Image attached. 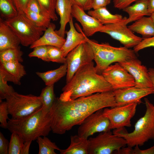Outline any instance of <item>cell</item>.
Returning <instances> with one entry per match:
<instances>
[{"label":"cell","mask_w":154,"mask_h":154,"mask_svg":"<svg viewBox=\"0 0 154 154\" xmlns=\"http://www.w3.org/2000/svg\"><path fill=\"white\" fill-rule=\"evenodd\" d=\"M113 91L97 93L66 102L56 98L49 112L52 131L63 134L76 125H80L96 111L116 106Z\"/></svg>","instance_id":"cell-1"},{"label":"cell","mask_w":154,"mask_h":154,"mask_svg":"<svg viewBox=\"0 0 154 154\" xmlns=\"http://www.w3.org/2000/svg\"><path fill=\"white\" fill-rule=\"evenodd\" d=\"M122 10L129 15L128 17L125 21L126 25L135 21L145 16H149L148 12L147 0H137L134 4L127 7Z\"/></svg>","instance_id":"cell-22"},{"label":"cell","mask_w":154,"mask_h":154,"mask_svg":"<svg viewBox=\"0 0 154 154\" xmlns=\"http://www.w3.org/2000/svg\"><path fill=\"white\" fill-rule=\"evenodd\" d=\"M119 63L133 76L135 82V87L141 88L153 87L148 69L142 65L137 58Z\"/></svg>","instance_id":"cell-15"},{"label":"cell","mask_w":154,"mask_h":154,"mask_svg":"<svg viewBox=\"0 0 154 154\" xmlns=\"http://www.w3.org/2000/svg\"><path fill=\"white\" fill-rule=\"evenodd\" d=\"M111 0H92V7L93 9L106 7L110 3Z\"/></svg>","instance_id":"cell-45"},{"label":"cell","mask_w":154,"mask_h":154,"mask_svg":"<svg viewBox=\"0 0 154 154\" xmlns=\"http://www.w3.org/2000/svg\"><path fill=\"white\" fill-rule=\"evenodd\" d=\"M102 74L113 90L135 86V80L132 75L118 62L109 66Z\"/></svg>","instance_id":"cell-13"},{"label":"cell","mask_w":154,"mask_h":154,"mask_svg":"<svg viewBox=\"0 0 154 154\" xmlns=\"http://www.w3.org/2000/svg\"><path fill=\"white\" fill-rule=\"evenodd\" d=\"M21 44L20 40L1 17L0 18V52L16 48Z\"/></svg>","instance_id":"cell-20"},{"label":"cell","mask_w":154,"mask_h":154,"mask_svg":"<svg viewBox=\"0 0 154 154\" xmlns=\"http://www.w3.org/2000/svg\"><path fill=\"white\" fill-rule=\"evenodd\" d=\"M152 22L154 24V13L151 14L150 16Z\"/></svg>","instance_id":"cell-49"},{"label":"cell","mask_w":154,"mask_h":154,"mask_svg":"<svg viewBox=\"0 0 154 154\" xmlns=\"http://www.w3.org/2000/svg\"><path fill=\"white\" fill-rule=\"evenodd\" d=\"M39 96L41 99L43 110L48 113L56 98L54 92V84L46 86L42 90Z\"/></svg>","instance_id":"cell-27"},{"label":"cell","mask_w":154,"mask_h":154,"mask_svg":"<svg viewBox=\"0 0 154 154\" xmlns=\"http://www.w3.org/2000/svg\"><path fill=\"white\" fill-rule=\"evenodd\" d=\"M73 4L70 0H57L55 10L60 17V27L55 31L59 35L64 38L66 24L72 17Z\"/></svg>","instance_id":"cell-21"},{"label":"cell","mask_w":154,"mask_h":154,"mask_svg":"<svg viewBox=\"0 0 154 154\" xmlns=\"http://www.w3.org/2000/svg\"><path fill=\"white\" fill-rule=\"evenodd\" d=\"M55 28V25L51 23L43 35L31 45L30 48L40 45L51 46L61 48L66 39L57 34L54 30Z\"/></svg>","instance_id":"cell-19"},{"label":"cell","mask_w":154,"mask_h":154,"mask_svg":"<svg viewBox=\"0 0 154 154\" xmlns=\"http://www.w3.org/2000/svg\"><path fill=\"white\" fill-rule=\"evenodd\" d=\"M73 5H76L84 11L90 10L92 8V0H70Z\"/></svg>","instance_id":"cell-40"},{"label":"cell","mask_w":154,"mask_h":154,"mask_svg":"<svg viewBox=\"0 0 154 154\" xmlns=\"http://www.w3.org/2000/svg\"><path fill=\"white\" fill-rule=\"evenodd\" d=\"M137 0H113L114 7L119 9H123L130 5L132 3Z\"/></svg>","instance_id":"cell-44"},{"label":"cell","mask_w":154,"mask_h":154,"mask_svg":"<svg viewBox=\"0 0 154 154\" xmlns=\"http://www.w3.org/2000/svg\"><path fill=\"white\" fill-rule=\"evenodd\" d=\"M73 17H71L69 22L70 29L68 31H65L67 36L65 41L61 48L62 51L63 56L66 58L68 53L80 44L86 42L87 37L84 33L79 25L75 23L74 25Z\"/></svg>","instance_id":"cell-17"},{"label":"cell","mask_w":154,"mask_h":154,"mask_svg":"<svg viewBox=\"0 0 154 154\" xmlns=\"http://www.w3.org/2000/svg\"><path fill=\"white\" fill-rule=\"evenodd\" d=\"M43 14L53 21H56L58 17L55 7L57 0H37Z\"/></svg>","instance_id":"cell-32"},{"label":"cell","mask_w":154,"mask_h":154,"mask_svg":"<svg viewBox=\"0 0 154 154\" xmlns=\"http://www.w3.org/2000/svg\"><path fill=\"white\" fill-rule=\"evenodd\" d=\"M8 120L7 129L11 133H18L24 142L46 136L52 131L49 113L44 111L42 107L25 117Z\"/></svg>","instance_id":"cell-3"},{"label":"cell","mask_w":154,"mask_h":154,"mask_svg":"<svg viewBox=\"0 0 154 154\" xmlns=\"http://www.w3.org/2000/svg\"><path fill=\"white\" fill-rule=\"evenodd\" d=\"M4 80V76L0 73V100L5 99L6 97L15 91L13 87L8 85Z\"/></svg>","instance_id":"cell-36"},{"label":"cell","mask_w":154,"mask_h":154,"mask_svg":"<svg viewBox=\"0 0 154 154\" xmlns=\"http://www.w3.org/2000/svg\"><path fill=\"white\" fill-rule=\"evenodd\" d=\"M23 52L20 46L17 48H9L0 51V63L11 61L22 62L23 61Z\"/></svg>","instance_id":"cell-29"},{"label":"cell","mask_w":154,"mask_h":154,"mask_svg":"<svg viewBox=\"0 0 154 154\" xmlns=\"http://www.w3.org/2000/svg\"><path fill=\"white\" fill-rule=\"evenodd\" d=\"M137 104L132 103L120 106L103 109L104 115L109 119L110 129L131 126V119L135 115Z\"/></svg>","instance_id":"cell-10"},{"label":"cell","mask_w":154,"mask_h":154,"mask_svg":"<svg viewBox=\"0 0 154 154\" xmlns=\"http://www.w3.org/2000/svg\"><path fill=\"white\" fill-rule=\"evenodd\" d=\"M24 141L17 133H12L9 142L8 154H22Z\"/></svg>","instance_id":"cell-33"},{"label":"cell","mask_w":154,"mask_h":154,"mask_svg":"<svg viewBox=\"0 0 154 154\" xmlns=\"http://www.w3.org/2000/svg\"><path fill=\"white\" fill-rule=\"evenodd\" d=\"M9 142L0 132V154H8Z\"/></svg>","instance_id":"cell-42"},{"label":"cell","mask_w":154,"mask_h":154,"mask_svg":"<svg viewBox=\"0 0 154 154\" xmlns=\"http://www.w3.org/2000/svg\"><path fill=\"white\" fill-rule=\"evenodd\" d=\"M48 56L49 61L59 63L66 62V58L63 56L62 51L60 48L51 46H47Z\"/></svg>","instance_id":"cell-34"},{"label":"cell","mask_w":154,"mask_h":154,"mask_svg":"<svg viewBox=\"0 0 154 154\" xmlns=\"http://www.w3.org/2000/svg\"><path fill=\"white\" fill-rule=\"evenodd\" d=\"M71 15L80 23L82 30L87 37L100 32L104 27V25L98 20L86 14L83 9L76 5H73Z\"/></svg>","instance_id":"cell-16"},{"label":"cell","mask_w":154,"mask_h":154,"mask_svg":"<svg viewBox=\"0 0 154 154\" xmlns=\"http://www.w3.org/2000/svg\"><path fill=\"white\" fill-rule=\"evenodd\" d=\"M149 47H154V36L143 38L141 42L133 48V50L135 52L146 48Z\"/></svg>","instance_id":"cell-38"},{"label":"cell","mask_w":154,"mask_h":154,"mask_svg":"<svg viewBox=\"0 0 154 154\" xmlns=\"http://www.w3.org/2000/svg\"><path fill=\"white\" fill-rule=\"evenodd\" d=\"M32 141H27L24 142L22 154H29V149Z\"/></svg>","instance_id":"cell-46"},{"label":"cell","mask_w":154,"mask_h":154,"mask_svg":"<svg viewBox=\"0 0 154 154\" xmlns=\"http://www.w3.org/2000/svg\"><path fill=\"white\" fill-rule=\"evenodd\" d=\"M0 11L1 17L5 20L13 18L19 14L13 0H0Z\"/></svg>","instance_id":"cell-28"},{"label":"cell","mask_w":154,"mask_h":154,"mask_svg":"<svg viewBox=\"0 0 154 154\" xmlns=\"http://www.w3.org/2000/svg\"><path fill=\"white\" fill-rule=\"evenodd\" d=\"M88 154H111L127 145L125 140L110 131L101 132L88 139Z\"/></svg>","instance_id":"cell-8"},{"label":"cell","mask_w":154,"mask_h":154,"mask_svg":"<svg viewBox=\"0 0 154 154\" xmlns=\"http://www.w3.org/2000/svg\"><path fill=\"white\" fill-rule=\"evenodd\" d=\"M128 146L127 154H154V145L149 148L144 150L140 149L138 145L135 146L134 148Z\"/></svg>","instance_id":"cell-39"},{"label":"cell","mask_w":154,"mask_h":154,"mask_svg":"<svg viewBox=\"0 0 154 154\" xmlns=\"http://www.w3.org/2000/svg\"><path fill=\"white\" fill-rule=\"evenodd\" d=\"M149 76L152 81L154 88V68H150L148 69Z\"/></svg>","instance_id":"cell-48"},{"label":"cell","mask_w":154,"mask_h":154,"mask_svg":"<svg viewBox=\"0 0 154 154\" xmlns=\"http://www.w3.org/2000/svg\"><path fill=\"white\" fill-rule=\"evenodd\" d=\"M78 135L88 139V137L98 132L110 131V122L103 114V109L99 110L87 117L79 125Z\"/></svg>","instance_id":"cell-12"},{"label":"cell","mask_w":154,"mask_h":154,"mask_svg":"<svg viewBox=\"0 0 154 154\" xmlns=\"http://www.w3.org/2000/svg\"><path fill=\"white\" fill-rule=\"evenodd\" d=\"M144 101L145 113L136 123L132 132L128 133L124 127L113 131L114 134L124 139L128 146H141L150 140H154V105L147 98Z\"/></svg>","instance_id":"cell-4"},{"label":"cell","mask_w":154,"mask_h":154,"mask_svg":"<svg viewBox=\"0 0 154 154\" xmlns=\"http://www.w3.org/2000/svg\"><path fill=\"white\" fill-rule=\"evenodd\" d=\"M113 93L116 106L134 103L139 104L142 103V98L154 94V88H141L132 86L114 90Z\"/></svg>","instance_id":"cell-14"},{"label":"cell","mask_w":154,"mask_h":154,"mask_svg":"<svg viewBox=\"0 0 154 154\" xmlns=\"http://www.w3.org/2000/svg\"><path fill=\"white\" fill-rule=\"evenodd\" d=\"M0 73L4 80L20 85L21 78L26 74L24 66L18 61H9L0 63Z\"/></svg>","instance_id":"cell-18"},{"label":"cell","mask_w":154,"mask_h":154,"mask_svg":"<svg viewBox=\"0 0 154 154\" xmlns=\"http://www.w3.org/2000/svg\"><path fill=\"white\" fill-rule=\"evenodd\" d=\"M148 12L149 15L154 13V0H147Z\"/></svg>","instance_id":"cell-47"},{"label":"cell","mask_w":154,"mask_h":154,"mask_svg":"<svg viewBox=\"0 0 154 154\" xmlns=\"http://www.w3.org/2000/svg\"><path fill=\"white\" fill-rule=\"evenodd\" d=\"M26 10L35 13L43 14L37 0H30L27 5Z\"/></svg>","instance_id":"cell-43"},{"label":"cell","mask_w":154,"mask_h":154,"mask_svg":"<svg viewBox=\"0 0 154 154\" xmlns=\"http://www.w3.org/2000/svg\"><path fill=\"white\" fill-rule=\"evenodd\" d=\"M4 21L19 39L21 44L25 46L32 45L46 29L37 26L25 14H19Z\"/></svg>","instance_id":"cell-6"},{"label":"cell","mask_w":154,"mask_h":154,"mask_svg":"<svg viewBox=\"0 0 154 154\" xmlns=\"http://www.w3.org/2000/svg\"><path fill=\"white\" fill-rule=\"evenodd\" d=\"M33 48V50L28 55L29 57H37L44 61L49 62L48 56L47 46L40 45Z\"/></svg>","instance_id":"cell-35"},{"label":"cell","mask_w":154,"mask_h":154,"mask_svg":"<svg viewBox=\"0 0 154 154\" xmlns=\"http://www.w3.org/2000/svg\"><path fill=\"white\" fill-rule=\"evenodd\" d=\"M67 64L66 83L82 67L93 61L94 56L92 48L87 41L82 43L70 51L66 57Z\"/></svg>","instance_id":"cell-9"},{"label":"cell","mask_w":154,"mask_h":154,"mask_svg":"<svg viewBox=\"0 0 154 154\" xmlns=\"http://www.w3.org/2000/svg\"><path fill=\"white\" fill-rule=\"evenodd\" d=\"M128 27L132 32L141 35L143 38L154 36V24L150 17H143Z\"/></svg>","instance_id":"cell-23"},{"label":"cell","mask_w":154,"mask_h":154,"mask_svg":"<svg viewBox=\"0 0 154 154\" xmlns=\"http://www.w3.org/2000/svg\"><path fill=\"white\" fill-rule=\"evenodd\" d=\"M8 114H9L6 102L0 100V126L2 128H7L8 122L7 120L9 119Z\"/></svg>","instance_id":"cell-37"},{"label":"cell","mask_w":154,"mask_h":154,"mask_svg":"<svg viewBox=\"0 0 154 154\" xmlns=\"http://www.w3.org/2000/svg\"><path fill=\"white\" fill-rule=\"evenodd\" d=\"M25 14L38 27L47 29L51 24V19L43 14L35 13L26 10Z\"/></svg>","instance_id":"cell-31"},{"label":"cell","mask_w":154,"mask_h":154,"mask_svg":"<svg viewBox=\"0 0 154 154\" xmlns=\"http://www.w3.org/2000/svg\"><path fill=\"white\" fill-rule=\"evenodd\" d=\"M36 140L39 146V154H56L55 150L60 149L55 143L52 142L46 136L39 137Z\"/></svg>","instance_id":"cell-30"},{"label":"cell","mask_w":154,"mask_h":154,"mask_svg":"<svg viewBox=\"0 0 154 154\" xmlns=\"http://www.w3.org/2000/svg\"><path fill=\"white\" fill-rule=\"evenodd\" d=\"M88 14L97 19L103 25L120 22L126 17H123L119 14H112L106 7L90 10Z\"/></svg>","instance_id":"cell-25"},{"label":"cell","mask_w":154,"mask_h":154,"mask_svg":"<svg viewBox=\"0 0 154 154\" xmlns=\"http://www.w3.org/2000/svg\"><path fill=\"white\" fill-rule=\"evenodd\" d=\"M70 145L66 149L59 150L61 154H88V139L78 135L70 136Z\"/></svg>","instance_id":"cell-24"},{"label":"cell","mask_w":154,"mask_h":154,"mask_svg":"<svg viewBox=\"0 0 154 154\" xmlns=\"http://www.w3.org/2000/svg\"><path fill=\"white\" fill-rule=\"evenodd\" d=\"M127 18L120 22L104 25L100 32L108 34L124 46L129 48L137 45L143 38L135 35L127 26L125 23Z\"/></svg>","instance_id":"cell-11"},{"label":"cell","mask_w":154,"mask_h":154,"mask_svg":"<svg viewBox=\"0 0 154 154\" xmlns=\"http://www.w3.org/2000/svg\"><path fill=\"white\" fill-rule=\"evenodd\" d=\"M19 14H25L30 0H13Z\"/></svg>","instance_id":"cell-41"},{"label":"cell","mask_w":154,"mask_h":154,"mask_svg":"<svg viewBox=\"0 0 154 154\" xmlns=\"http://www.w3.org/2000/svg\"><path fill=\"white\" fill-rule=\"evenodd\" d=\"M86 41L91 46L93 52L95 66L98 74L102 72L114 62L119 63L137 58L135 52L125 46L115 47L108 43H99L96 41L86 37Z\"/></svg>","instance_id":"cell-5"},{"label":"cell","mask_w":154,"mask_h":154,"mask_svg":"<svg viewBox=\"0 0 154 154\" xmlns=\"http://www.w3.org/2000/svg\"><path fill=\"white\" fill-rule=\"evenodd\" d=\"M113 90L102 75L98 73L92 61L78 70L63 88L62 92L59 98L66 102L97 93Z\"/></svg>","instance_id":"cell-2"},{"label":"cell","mask_w":154,"mask_h":154,"mask_svg":"<svg viewBox=\"0 0 154 154\" xmlns=\"http://www.w3.org/2000/svg\"><path fill=\"white\" fill-rule=\"evenodd\" d=\"M67 72V64L65 63L57 69L44 72H37L36 73L46 86H48L54 84L66 75Z\"/></svg>","instance_id":"cell-26"},{"label":"cell","mask_w":154,"mask_h":154,"mask_svg":"<svg viewBox=\"0 0 154 154\" xmlns=\"http://www.w3.org/2000/svg\"><path fill=\"white\" fill-rule=\"evenodd\" d=\"M5 99L9 114L14 119L29 115L42 107L40 96L24 95L15 91L7 95Z\"/></svg>","instance_id":"cell-7"}]
</instances>
